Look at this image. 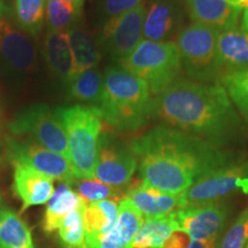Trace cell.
Masks as SVG:
<instances>
[{
  "label": "cell",
  "mask_w": 248,
  "mask_h": 248,
  "mask_svg": "<svg viewBox=\"0 0 248 248\" xmlns=\"http://www.w3.org/2000/svg\"><path fill=\"white\" fill-rule=\"evenodd\" d=\"M130 146L139 159L141 183L173 195L231 163L219 147L167 124L151 129Z\"/></svg>",
  "instance_id": "1"
},
{
  "label": "cell",
  "mask_w": 248,
  "mask_h": 248,
  "mask_svg": "<svg viewBox=\"0 0 248 248\" xmlns=\"http://www.w3.org/2000/svg\"><path fill=\"white\" fill-rule=\"evenodd\" d=\"M154 117L221 147L238 140L244 124L226 90L214 83L176 79L153 98Z\"/></svg>",
  "instance_id": "2"
},
{
  "label": "cell",
  "mask_w": 248,
  "mask_h": 248,
  "mask_svg": "<svg viewBox=\"0 0 248 248\" xmlns=\"http://www.w3.org/2000/svg\"><path fill=\"white\" fill-rule=\"evenodd\" d=\"M93 108L111 128L123 132L136 131L154 117L146 83L120 66L106 68L102 97Z\"/></svg>",
  "instance_id": "3"
},
{
  "label": "cell",
  "mask_w": 248,
  "mask_h": 248,
  "mask_svg": "<svg viewBox=\"0 0 248 248\" xmlns=\"http://www.w3.org/2000/svg\"><path fill=\"white\" fill-rule=\"evenodd\" d=\"M68 138V160L77 179H92L97 163L102 119L89 106L55 109Z\"/></svg>",
  "instance_id": "4"
},
{
  "label": "cell",
  "mask_w": 248,
  "mask_h": 248,
  "mask_svg": "<svg viewBox=\"0 0 248 248\" xmlns=\"http://www.w3.org/2000/svg\"><path fill=\"white\" fill-rule=\"evenodd\" d=\"M119 64L144 80L153 98L179 78L183 68L175 42L156 43L146 39H141L137 47L119 61Z\"/></svg>",
  "instance_id": "5"
},
{
  "label": "cell",
  "mask_w": 248,
  "mask_h": 248,
  "mask_svg": "<svg viewBox=\"0 0 248 248\" xmlns=\"http://www.w3.org/2000/svg\"><path fill=\"white\" fill-rule=\"evenodd\" d=\"M217 35L218 30L215 28L192 22L176 38L183 68L192 80L214 84L221 79Z\"/></svg>",
  "instance_id": "6"
},
{
  "label": "cell",
  "mask_w": 248,
  "mask_h": 248,
  "mask_svg": "<svg viewBox=\"0 0 248 248\" xmlns=\"http://www.w3.org/2000/svg\"><path fill=\"white\" fill-rule=\"evenodd\" d=\"M8 129L16 136H32L39 145L68 159L66 130L57 111L47 105L35 104L23 108L9 123Z\"/></svg>",
  "instance_id": "7"
},
{
  "label": "cell",
  "mask_w": 248,
  "mask_h": 248,
  "mask_svg": "<svg viewBox=\"0 0 248 248\" xmlns=\"http://www.w3.org/2000/svg\"><path fill=\"white\" fill-rule=\"evenodd\" d=\"M235 191L248 193V164L229 163L198 179L181 194L183 207L216 201Z\"/></svg>",
  "instance_id": "8"
},
{
  "label": "cell",
  "mask_w": 248,
  "mask_h": 248,
  "mask_svg": "<svg viewBox=\"0 0 248 248\" xmlns=\"http://www.w3.org/2000/svg\"><path fill=\"white\" fill-rule=\"evenodd\" d=\"M137 166L138 159L131 146L116 140L108 132L101 136L93 178L119 188L128 184Z\"/></svg>",
  "instance_id": "9"
},
{
  "label": "cell",
  "mask_w": 248,
  "mask_h": 248,
  "mask_svg": "<svg viewBox=\"0 0 248 248\" xmlns=\"http://www.w3.org/2000/svg\"><path fill=\"white\" fill-rule=\"evenodd\" d=\"M146 9L144 2L105 22L100 33V46L111 59L121 61L141 42Z\"/></svg>",
  "instance_id": "10"
},
{
  "label": "cell",
  "mask_w": 248,
  "mask_h": 248,
  "mask_svg": "<svg viewBox=\"0 0 248 248\" xmlns=\"http://www.w3.org/2000/svg\"><path fill=\"white\" fill-rule=\"evenodd\" d=\"M7 153L12 162L28 164L52 179L66 184H73L77 179L66 156L47 150L37 141L7 139Z\"/></svg>",
  "instance_id": "11"
},
{
  "label": "cell",
  "mask_w": 248,
  "mask_h": 248,
  "mask_svg": "<svg viewBox=\"0 0 248 248\" xmlns=\"http://www.w3.org/2000/svg\"><path fill=\"white\" fill-rule=\"evenodd\" d=\"M186 8L183 0H152L142 24V39L175 42L184 29Z\"/></svg>",
  "instance_id": "12"
},
{
  "label": "cell",
  "mask_w": 248,
  "mask_h": 248,
  "mask_svg": "<svg viewBox=\"0 0 248 248\" xmlns=\"http://www.w3.org/2000/svg\"><path fill=\"white\" fill-rule=\"evenodd\" d=\"M0 57L20 71L31 70L36 66L32 43L16 26L4 2H0Z\"/></svg>",
  "instance_id": "13"
},
{
  "label": "cell",
  "mask_w": 248,
  "mask_h": 248,
  "mask_svg": "<svg viewBox=\"0 0 248 248\" xmlns=\"http://www.w3.org/2000/svg\"><path fill=\"white\" fill-rule=\"evenodd\" d=\"M179 230L188 234L192 240H204L216 237L224 224L226 208L217 201L190 204L173 212Z\"/></svg>",
  "instance_id": "14"
},
{
  "label": "cell",
  "mask_w": 248,
  "mask_h": 248,
  "mask_svg": "<svg viewBox=\"0 0 248 248\" xmlns=\"http://www.w3.org/2000/svg\"><path fill=\"white\" fill-rule=\"evenodd\" d=\"M217 58L221 78L225 75L248 70V32L243 23L238 22L218 30Z\"/></svg>",
  "instance_id": "15"
},
{
  "label": "cell",
  "mask_w": 248,
  "mask_h": 248,
  "mask_svg": "<svg viewBox=\"0 0 248 248\" xmlns=\"http://www.w3.org/2000/svg\"><path fill=\"white\" fill-rule=\"evenodd\" d=\"M116 224L106 233L85 235L88 248H126L144 223V216L128 201L121 199Z\"/></svg>",
  "instance_id": "16"
},
{
  "label": "cell",
  "mask_w": 248,
  "mask_h": 248,
  "mask_svg": "<svg viewBox=\"0 0 248 248\" xmlns=\"http://www.w3.org/2000/svg\"><path fill=\"white\" fill-rule=\"evenodd\" d=\"M13 190L22 201L21 212L32 206L47 203L54 193L53 179L20 162H13Z\"/></svg>",
  "instance_id": "17"
},
{
  "label": "cell",
  "mask_w": 248,
  "mask_h": 248,
  "mask_svg": "<svg viewBox=\"0 0 248 248\" xmlns=\"http://www.w3.org/2000/svg\"><path fill=\"white\" fill-rule=\"evenodd\" d=\"M193 23L203 24L222 30L240 22L244 8L226 0H183Z\"/></svg>",
  "instance_id": "18"
},
{
  "label": "cell",
  "mask_w": 248,
  "mask_h": 248,
  "mask_svg": "<svg viewBox=\"0 0 248 248\" xmlns=\"http://www.w3.org/2000/svg\"><path fill=\"white\" fill-rule=\"evenodd\" d=\"M123 199L146 218L169 215L183 207L181 194L164 193L144 183L130 187Z\"/></svg>",
  "instance_id": "19"
},
{
  "label": "cell",
  "mask_w": 248,
  "mask_h": 248,
  "mask_svg": "<svg viewBox=\"0 0 248 248\" xmlns=\"http://www.w3.org/2000/svg\"><path fill=\"white\" fill-rule=\"evenodd\" d=\"M43 52L49 69L66 84L76 75L75 60L67 32L49 31L43 43Z\"/></svg>",
  "instance_id": "20"
},
{
  "label": "cell",
  "mask_w": 248,
  "mask_h": 248,
  "mask_svg": "<svg viewBox=\"0 0 248 248\" xmlns=\"http://www.w3.org/2000/svg\"><path fill=\"white\" fill-rule=\"evenodd\" d=\"M85 204L77 192L71 190L68 184H60L47 202L42 223L43 230L46 233H53L60 228L68 214Z\"/></svg>",
  "instance_id": "21"
},
{
  "label": "cell",
  "mask_w": 248,
  "mask_h": 248,
  "mask_svg": "<svg viewBox=\"0 0 248 248\" xmlns=\"http://www.w3.org/2000/svg\"><path fill=\"white\" fill-rule=\"evenodd\" d=\"M175 230L179 229L173 213L166 216L147 217L126 248H161Z\"/></svg>",
  "instance_id": "22"
},
{
  "label": "cell",
  "mask_w": 248,
  "mask_h": 248,
  "mask_svg": "<svg viewBox=\"0 0 248 248\" xmlns=\"http://www.w3.org/2000/svg\"><path fill=\"white\" fill-rule=\"evenodd\" d=\"M0 246L33 248L32 237L26 222L8 208H0Z\"/></svg>",
  "instance_id": "23"
},
{
  "label": "cell",
  "mask_w": 248,
  "mask_h": 248,
  "mask_svg": "<svg viewBox=\"0 0 248 248\" xmlns=\"http://www.w3.org/2000/svg\"><path fill=\"white\" fill-rule=\"evenodd\" d=\"M117 200H104L86 204L84 210L85 235L106 233L116 224L120 213Z\"/></svg>",
  "instance_id": "24"
},
{
  "label": "cell",
  "mask_w": 248,
  "mask_h": 248,
  "mask_svg": "<svg viewBox=\"0 0 248 248\" xmlns=\"http://www.w3.org/2000/svg\"><path fill=\"white\" fill-rule=\"evenodd\" d=\"M70 97L76 100L97 106L104 92V76L97 68L76 74L67 83Z\"/></svg>",
  "instance_id": "25"
},
{
  "label": "cell",
  "mask_w": 248,
  "mask_h": 248,
  "mask_svg": "<svg viewBox=\"0 0 248 248\" xmlns=\"http://www.w3.org/2000/svg\"><path fill=\"white\" fill-rule=\"evenodd\" d=\"M67 33L75 60L76 74L97 68L101 55L88 31L82 28H71Z\"/></svg>",
  "instance_id": "26"
},
{
  "label": "cell",
  "mask_w": 248,
  "mask_h": 248,
  "mask_svg": "<svg viewBox=\"0 0 248 248\" xmlns=\"http://www.w3.org/2000/svg\"><path fill=\"white\" fill-rule=\"evenodd\" d=\"M47 0H14L12 16L16 26L31 36L39 35L46 18Z\"/></svg>",
  "instance_id": "27"
},
{
  "label": "cell",
  "mask_w": 248,
  "mask_h": 248,
  "mask_svg": "<svg viewBox=\"0 0 248 248\" xmlns=\"http://www.w3.org/2000/svg\"><path fill=\"white\" fill-rule=\"evenodd\" d=\"M85 207L86 204L68 214L58 229L59 240L64 248H88L85 241Z\"/></svg>",
  "instance_id": "28"
},
{
  "label": "cell",
  "mask_w": 248,
  "mask_h": 248,
  "mask_svg": "<svg viewBox=\"0 0 248 248\" xmlns=\"http://www.w3.org/2000/svg\"><path fill=\"white\" fill-rule=\"evenodd\" d=\"M82 9L62 0H47L46 4V23L49 31L64 32L70 30L77 18L80 16Z\"/></svg>",
  "instance_id": "29"
},
{
  "label": "cell",
  "mask_w": 248,
  "mask_h": 248,
  "mask_svg": "<svg viewBox=\"0 0 248 248\" xmlns=\"http://www.w3.org/2000/svg\"><path fill=\"white\" fill-rule=\"evenodd\" d=\"M221 83L232 102L248 123V70L223 76Z\"/></svg>",
  "instance_id": "30"
},
{
  "label": "cell",
  "mask_w": 248,
  "mask_h": 248,
  "mask_svg": "<svg viewBox=\"0 0 248 248\" xmlns=\"http://www.w3.org/2000/svg\"><path fill=\"white\" fill-rule=\"evenodd\" d=\"M77 194L84 202L94 203L104 200H116L121 198V191L97 179H80L77 183Z\"/></svg>",
  "instance_id": "31"
},
{
  "label": "cell",
  "mask_w": 248,
  "mask_h": 248,
  "mask_svg": "<svg viewBox=\"0 0 248 248\" xmlns=\"http://www.w3.org/2000/svg\"><path fill=\"white\" fill-rule=\"evenodd\" d=\"M248 243V208L238 216L223 238L219 248H244Z\"/></svg>",
  "instance_id": "32"
},
{
  "label": "cell",
  "mask_w": 248,
  "mask_h": 248,
  "mask_svg": "<svg viewBox=\"0 0 248 248\" xmlns=\"http://www.w3.org/2000/svg\"><path fill=\"white\" fill-rule=\"evenodd\" d=\"M144 2L145 0H101V15L105 20L108 21L138 7Z\"/></svg>",
  "instance_id": "33"
},
{
  "label": "cell",
  "mask_w": 248,
  "mask_h": 248,
  "mask_svg": "<svg viewBox=\"0 0 248 248\" xmlns=\"http://www.w3.org/2000/svg\"><path fill=\"white\" fill-rule=\"evenodd\" d=\"M191 238L182 230H175L169 238L164 241L161 248H187L191 243Z\"/></svg>",
  "instance_id": "34"
},
{
  "label": "cell",
  "mask_w": 248,
  "mask_h": 248,
  "mask_svg": "<svg viewBox=\"0 0 248 248\" xmlns=\"http://www.w3.org/2000/svg\"><path fill=\"white\" fill-rule=\"evenodd\" d=\"M216 237H212L204 240H191L187 248H215Z\"/></svg>",
  "instance_id": "35"
},
{
  "label": "cell",
  "mask_w": 248,
  "mask_h": 248,
  "mask_svg": "<svg viewBox=\"0 0 248 248\" xmlns=\"http://www.w3.org/2000/svg\"><path fill=\"white\" fill-rule=\"evenodd\" d=\"M241 23H243L244 28L247 30V32H248V2H247V5L245 6V8L243 11V15H241Z\"/></svg>",
  "instance_id": "36"
},
{
  "label": "cell",
  "mask_w": 248,
  "mask_h": 248,
  "mask_svg": "<svg viewBox=\"0 0 248 248\" xmlns=\"http://www.w3.org/2000/svg\"><path fill=\"white\" fill-rule=\"evenodd\" d=\"M62 1L69 2V4L76 6V7L79 9L83 8V4H84V0H62Z\"/></svg>",
  "instance_id": "37"
},
{
  "label": "cell",
  "mask_w": 248,
  "mask_h": 248,
  "mask_svg": "<svg viewBox=\"0 0 248 248\" xmlns=\"http://www.w3.org/2000/svg\"><path fill=\"white\" fill-rule=\"evenodd\" d=\"M0 131H1V116H0Z\"/></svg>",
  "instance_id": "38"
},
{
  "label": "cell",
  "mask_w": 248,
  "mask_h": 248,
  "mask_svg": "<svg viewBox=\"0 0 248 248\" xmlns=\"http://www.w3.org/2000/svg\"><path fill=\"white\" fill-rule=\"evenodd\" d=\"M244 248H248V243L246 244V245H245V247Z\"/></svg>",
  "instance_id": "39"
},
{
  "label": "cell",
  "mask_w": 248,
  "mask_h": 248,
  "mask_svg": "<svg viewBox=\"0 0 248 248\" xmlns=\"http://www.w3.org/2000/svg\"><path fill=\"white\" fill-rule=\"evenodd\" d=\"M0 202H1V195H0Z\"/></svg>",
  "instance_id": "40"
},
{
  "label": "cell",
  "mask_w": 248,
  "mask_h": 248,
  "mask_svg": "<svg viewBox=\"0 0 248 248\" xmlns=\"http://www.w3.org/2000/svg\"><path fill=\"white\" fill-rule=\"evenodd\" d=\"M0 248H4V247H1V246H0Z\"/></svg>",
  "instance_id": "41"
}]
</instances>
